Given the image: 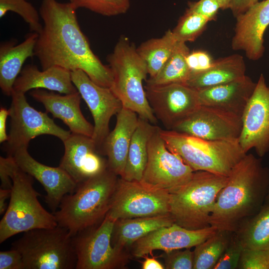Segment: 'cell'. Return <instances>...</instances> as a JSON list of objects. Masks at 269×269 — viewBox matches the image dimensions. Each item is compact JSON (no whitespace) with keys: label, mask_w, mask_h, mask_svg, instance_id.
Listing matches in <instances>:
<instances>
[{"label":"cell","mask_w":269,"mask_h":269,"mask_svg":"<svg viewBox=\"0 0 269 269\" xmlns=\"http://www.w3.org/2000/svg\"><path fill=\"white\" fill-rule=\"evenodd\" d=\"M11 156L22 171L42 185L46 192L45 202L52 213L57 210L62 198L75 190L77 184L64 170L59 166L51 167L40 163L30 155L27 148L19 149Z\"/></svg>","instance_id":"cell-18"},{"label":"cell","mask_w":269,"mask_h":269,"mask_svg":"<svg viewBox=\"0 0 269 269\" xmlns=\"http://www.w3.org/2000/svg\"><path fill=\"white\" fill-rule=\"evenodd\" d=\"M269 171L253 154L246 155L233 167L220 191L209 219L217 230L236 232L255 215L265 202Z\"/></svg>","instance_id":"cell-2"},{"label":"cell","mask_w":269,"mask_h":269,"mask_svg":"<svg viewBox=\"0 0 269 269\" xmlns=\"http://www.w3.org/2000/svg\"><path fill=\"white\" fill-rule=\"evenodd\" d=\"M246 69L243 57L234 54L214 60L205 70L191 73L185 84L196 90L204 89L241 78Z\"/></svg>","instance_id":"cell-26"},{"label":"cell","mask_w":269,"mask_h":269,"mask_svg":"<svg viewBox=\"0 0 269 269\" xmlns=\"http://www.w3.org/2000/svg\"><path fill=\"white\" fill-rule=\"evenodd\" d=\"M178 41L171 30L161 37L142 42L136 50L145 62L149 77H154L172 53Z\"/></svg>","instance_id":"cell-29"},{"label":"cell","mask_w":269,"mask_h":269,"mask_svg":"<svg viewBox=\"0 0 269 269\" xmlns=\"http://www.w3.org/2000/svg\"><path fill=\"white\" fill-rule=\"evenodd\" d=\"M72 237L58 225L35 229L24 232L11 248L21 254L24 269H73L77 257Z\"/></svg>","instance_id":"cell-8"},{"label":"cell","mask_w":269,"mask_h":269,"mask_svg":"<svg viewBox=\"0 0 269 269\" xmlns=\"http://www.w3.org/2000/svg\"><path fill=\"white\" fill-rule=\"evenodd\" d=\"M0 269H24L21 254L11 249L0 252Z\"/></svg>","instance_id":"cell-42"},{"label":"cell","mask_w":269,"mask_h":269,"mask_svg":"<svg viewBox=\"0 0 269 269\" xmlns=\"http://www.w3.org/2000/svg\"><path fill=\"white\" fill-rule=\"evenodd\" d=\"M119 14L126 13L130 6V0H111Z\"/></svg>","instance_id":"cell-47"},{"label":"cell","mask_w":269,"mask_h":269,"mask_svg":"<svg viewBox=\"0 0 269 269\" xmlns=\"http://www.w3.org/2000/svg\"><path fill=\"white\" fill-rule=\"evenodd\" d=\"M189 52L186 43L178 41L172 53L161 69L154 77L147 79L146 85L185 84L191 73L186 62V57Z\"/></svg>","instance_id":"cell-30"},{"label":"cell","mask_w":269,"mask_h":269,"mask_svg":"<svg viewBox=\"0 0 269 269\" xmlns=\"http://www.w3.org/2000/svg\"><path fill=\"white\" fill-rule=\"evenodd\" d=\"M9 116V110L3 107L0 109V142H5L8 139V135L6 133V123Z\"/></svg>","instance_id":"cell-44"},{"label":"cell","mask_w":269,"mask_h":269,"mask_svg":"<svg viewBox=\"0 0 269 269\" xmlns=\"http://www.w3.org/2000/svg\"><path fill=\"white\" fill-rule=\"evenodd\" d=\"M77 9L82 7L105 16L119 15L111 0H70Z\"/></svg>","instance_id":"cell-38"},{"label":"cell","mask_w":269,"mask_h":269,"mask_svg":"<svg viewBox=\"0 0 269 269\" xmlns=\"http://www.w3.org/2000/svg\"><path fill=\"white\" fill-rule=\"evenodd\" d=\"M214 61L207 51L200 50L190 52L186 57V62L191 73L202 71L209 68Z\"/></svg>","instance_id":"cell-40"},{"label":"cell","mask_w":269,"mask_h":269,"mask_svg":"<svg viewBox=\"0 0 269 269\" xmlns=\"http://www.w3.org/2000/svg\"><path fill=\"white\" fill-rule=\"evenodd\" d=\"M157 127L149 139L147 163L140 182L173 193L185 184L194 171L167 147Z\"/></svg>","instance_id":"cell-12"},{"label":"cell","mask_w":269,"mask_h":269,"mask_svg":"<svg viewBox=\"0 0 269 269\" xmlns=\"http://www.w3.org/2000/svg\"><path fill=\"white\" fill-rule=\"evenodd\" d=\"M64 153L59 166L78 184L108 168L91 137L73 134L63 142Z\"/></svg>","instance_id":"cell-17"},{"label":"cell","mask_w":269,"mask_h":269,"mask_svg":"<svg viewBox=\"0 0 269 269\" xmlns=\"http://www.w3.org/2000/svg\"><path fill=\"white\" fill-rule=\"evenodd\" d=\"M11 189H3L0 188V214L4 213L7 209L6 200L10 198Z\"/></svg>","instance_id":"cell-46"},{"label":"cell","mask_w":269,"mask_h":269,"mask_svg":"<svg viewBox=\"0 0 269 269\" xmlns=\"http://www.w3.org/2000/svg\"><path fill=\"white\" fill-rule=\"evenodd\" d=\"M157 127L139 117L130 145L124 174L121 178L130 181H141L147 161L148 142Z\"/></svg>","instance_id":"cell-27"},{"label":"cell","mask_w":269,"mask_h":269,"mask_svg":"<svg viewBox=\"0 0 269 269\" xmlns=\"http://www.w3.org/2000/svg\"><path fill=\"white\" fill-rule=\"evenodd\" d=\"M244 249L238 235L235 232H233L227 246L214 269H238Z\"/></svg>","instance_id":"cell-35"},{"label":"cell","mask_w":269,"mask_h":269,"mask_svg":"<svg viewBox=\"0 0 269 269\" xmlns=\"http://www.w3.org/2000/svg\"><path fill=\"white\" fill-rule=\"evenodd\" d=\"M209 21L201 15L186 11L172 31L178 41L192 42L202 33Z\"/></svg>","instance_id":"cell-33"},{"label":"cell","mask_w":269,"mask_h":269,"mask_svg":"<svg viewBox=\"0 0 269 269\" xmlns=\"http://www.w3.org/2000/svg\"><path fill=\"white\" fill-rule=\"evenodd\" d=\"M109 168L77 184L75 190L66 195L54 214L57 225L73 236L95 226L108 212L118 178Z\"/></svg>","instance_id":"cell-3"},{"label":"cell","mask_w":269,"mask_h":269,"mask_svg":"<svg viewBox=\"0 0 269 269\" xmlns=\"http://www.w3.org/2000/svg\"><path fill=\"white\" fill-rule=\"evenodd\" d=\"M172 130L210 140L238 139L242 130V117L200 105Z\"/></svg>","instance_id":"cell-16"},{"label":"cell","mask_w":269,"mask_h":269,"mask_svg":"<svg viewBox=\"0 0 269 269\" xmlns=\"http://www.w3.org/2000/svg\"><path fill=\"white\" fill-rule=\"evenodd\" d=\"M16 163L12 156L0 157V188L11 189L12 186L11 176Z\"/></svg>","instance_id":"cell-41"},{"label":"cell","mask_w":269,"mask_h":269,"mask_svg":"<svg viewBox=\"0 0 269 269\" xmlns=\"http://www.w3.org/2000/svg\"><path fill=\"white\" fill-rule=\"evenodd\" d=\"M113 75L110 88L123 107L152 124L157 121L146 97L143 81L148 75L146 65L134 45L126 37L120 38L107 57Z\"/></svg>","instance_id":"cell-5"},{"label":"cell","mask_w":269,"mask_h":269,"mask_svg":"<svg viewBox=\"0 0 269 269\" xmlns=\"http://www.w3.org/2000/svg\"><path fill=\"white\" fill-rule=\"evenodd\" d=\"M228 179L208 171H194L189 181L170 193L169 213L174 223L190 230L210 226L216 199Z\"/></svg>","instance_id":"cell-6"},{"label":"cell","mask_w":269,"mask_h":269,"mask_svg":"<svg viewBox=\"0 0 269 269\" xmlns=\"http://www.w3.org/2000/svg\"><path fill=\"white\" fill-rule=\"evenodd\" d=\"M142 269H164L165 267L154 258H145L142 262Z\"/></svg>","instance_id":"cell-45"},{"label":"cell","mask_w":269,"mask_h":269,"mask_svg":"<svg viewBox=\"0 0 269 269\" xmlns=\"http://www.w3.org/2000/svg\"><path fill=\"white\" fill-rule=\"evenodd\" d=\"M29 94L44 106L47 112L51 113L54 118L62 121L72 133L92 137L94 127L81 112L82 97L78 91L61 95L52 91L36 89Z\"/></svg>","instance_id":"cell-21"},{"label":"cell","mask_w":269,"mask_h":269,"mask_svg":"<svg viewBox=\"0 0 269 269\" xmlns=\"http://www.w3.org/2000/svg\"><path fill=\"white\" fill-rule=\"evenodd\" d=\"M244 249H269V203L247 219L235 232Z\"/></svg>","instance_id":"cell-31"},{"label":"cell","mask_w":269,"mask_h":269,"mask_svg":"<svg viewBox=\"0 0 269 269\" xmlns=\"http://www.w3.org/2000/svg\"><path fill=\"white\" fill-rule=\"evenodd\" d=\"M220 6V9L225 10L230 8L231 0H215Z\"/></svg>","instance_id":"cell-48"},{"label":"cell","mask_w":269,"mask_h":269,"mask_svg":"<svg viewBox=\"0 0 269 269\" xmlns=\"http://www.w3.org/2000/svg\"><path fill=\"white\" fill-rule=\"evenodd\" d=\"M217 231V229L211 226L190 230L174 223L157 229L135 242L133 245V255L141 258L157 250L168 252L195 247Z\"/></svg>","instance_id":"cell-19"},{"label":"cell","mask_w":269,"mask_h":269,"mask_svg":"<svg viewBox=\"0 0 269 269\" xmlns=\"http://www.w3.org/2000/svg\"><path fill=\"white\" fill-rule=\"evenodd\" d=\"M11 179L9 203L0 222V243L20 233L58 226L54 214L38 200L40 195L33 186V178L16 164Z\"/></svg>","instance_id":"cell-7"},{"label":"cell","mask_w":269,"mask_h":269,"mask_svg":"<svg viewBox=\"0 0 269 269\" xmlns=\"http://www.w3.org/2000/svg\"><path fill=\"white\" fill-rule=\"evenodd\" d=\"M27 0H0V17L8 11L19 14L28 24L30 30L39 34L43 27L40 22V14Z\"/></svg>","instance_id":"cell-34"},{"label":"cell","mask_w":269,"mask_h":269,"mask_svg":"<svg viewBox=\"0 0 269 269\" xmlns=\"http://www.w3.org/2000/svg\"><path fill=\"white\" fill-rule=\"evenodd\" d=\"M139 117L135 112L123 107L116 115L114 129L106 138L101 152L107 157L108 168L117 175L124 174L128 151Z\"/></svg>","instance_id":"cell-23"},{"label":"cell","mask_w":269,"mask_h":269,"mask_svg":"<svg viewBox=\"0 0 269 269\" xmlns=\"http://www.w3.org/2000/svg\"><path fill=\"white\" fill-rule=\"evenodd\" d=\"M238 269H269V249H244Z\"/></svg>","instance_id":"cell-36"},{"label":"cell","mask_w":269,"mask_h":269,"mask_svg":"<svg viewBox=\"0 0 269 269\" xmlns=\"http://www.w3.org/2000/svg\"><path fill=\"white\" fill-rule=\"evenodd\" d=\"M265 203H269V187H268V191H267V195L266 197Z\"/></svg>","instance_id":"cell-49"},{"label":"cell","mask_w":269,"mask_h":269,"mask_svg":"<svg viewBox=\"0 0 269 269\" xmlns=\"http://www.w3.org/2000/svg\"><path fill=\"white\" fill-rule=\"evenodd\" d=\"M256 83L246 75L235 80L197 90L200 104L242 117Z\"/></svg>","instance_id":"cell-22"},{"label":"cell","mask_w":269,"mask_h":269,"mask_svg":"<svg viewBox=\"0 0 269 269\" xmlns=\"http://www.w3.org/2000/svg\"><path fill=\"white\" fill-rule=\"evenodd\" d=\"M116 221L107 214L99 224L72 237L76 269H115L125 267L129 257L111 240Z\"/></svg>","instance_id":"cell-9"},{"label":"cell","mask_w":269,"mask_h":269,"mask_svg":"<svg viewBox=\"0 0 269 269\" xmlns=\"http://www.w3.org/2000/svg\"><path fill=\"white\" fill-rule=\"evenodd\" d=\"M76 9L70 2L42 0L39 14L43 25L34 47V56L43 70L52 66L70 71L81 70L96 84L110 88L112 71L91 49L80 27Z\"/></svg>","instance_id":"cell-1"},{"label":"cell","mask_w":269,"mask_h":269,"mask_svg":"<svg viewBox=\"0 0 269 269\" xmlns=\"http://www.w3.org/2000/svg\"><path fill=\"white\" fill-rule=\"evenodd\" d=\"M36 89H45L64 94L78 92L72 82L70 71L59 66H52L40 71L35 65H28L21 70L16 79L13 91L25 94Z\"/></svg>","instance_id":"cell-24"},{"label":"cell","mask_w":269,"mask_h":269,"mask_svg":"<svg viewBox=\"0 0 269 269\" xmlns=\"http://www.w3.org/2000/svg\"><path fill=\"white\" fill-rule=\"evenodd\" d=\"M233 233L217 230L213 235L195 246L193 269H214Z\"/></svg>","instance_id":"cell-32"},{"label":"cell","mask_w":269,"mask_h":269,"mask_svg":"<svg viewBox=\"0 0 269 269\" xmlns=\"http://www.w3.org/2000/svg\"><path fill=\"white\" fill-rule=\"evenodd\" d=\"M169 199L165 190L120 177L107 214L115 221L168 214Z\"/></svg>","instance_id":"cell-11"},{"label":"cell","mask_w":269,"mask_h":269,"mask_svg":"<svg viewBox=\"0 0 269 269\" xmlns=\"http://www.w3.org/2000/svg\"><path fill=\"white\" fill-rule=\"evenodd\" d=\"M164 252L162 255L166 269H192L193 267L194 253L190 248Z\"/></svg>","instance_id":"cell-37"},{"label":"cell","mask_w":269,"mask_h":269,"mask_svg":"<svg viewBox=\"0 0 269 269\" xmlns=\"http://www.w3.org/2000/svg\"><path fill=\"white\" fill-rule=\"evenodd\" d=\"M159 134L169 150L179 156L194 171L229 176L247 154L238 139L210 140L160 128Z\"/></svg>","instance_id":"cell-4"},{"label":"cell","mask_w":269,"mask_h":269,"mask_svg":"<svg viewBox=\"0 0 269 269\" xmlns=\"http://www.w3.org/2000/svg\"><path fill=\"white\" fill-rule=\"evenodd\" d=\"M258 1V0H231L229 8L236 18Z\"/></svg>","instance_id":"cell-43"},{"label":"cell","mask_w":269,"mask_h":269,"mask_svg":"<svg viewBox=\"0 0 269 269\" xmlns=\"http://www.w3.org/2000/svg\"><path fill=\"white\" fill-rule=\"evenodd\" d=\"M149 105L157 120L172 130L200 106L197 91L185 84L144 86Z\"/></svg>","instance_id":"cell-13"},{"label":"cell","mask_w":269,"mask_h":269,"mask_svg":"<svg viewBox=\"0 0 269 269\" xmlns=\"http://www.w3.org/2000/svg\"><path fill=\"white\" fill-rule=\"evenodd\" d=\"M236 19L232 48L244 51L250 60L260 59L265 51L264 33L269 25V0L258 1Z\"/></svg>","instance_id":"cell-20"},{"label":"cell","mask_w":269,"mask_h":269,"mask_svg":"<svg viewBox=\"0 0 269 269\" xmlns=\"http://www.w3.org/2000/svg\"><path fill=\"white\" fill-rule=\"evenodd\" d=\"M220 8L219 4L215 0H199L189 2L186 11L201 15L210 21L216 19Z\"/></svg>","instance_id":"cell-39"},{"label":"cell","mask_w":269,"mask_h":269,"mask_svg":"<svg viewBox=\"0 0 269 269\" xmlns=\"http://www.w3.org/2000/svg\"><path fill=\"white\" fill-rule=\"evenodd\" d=\"M73 83L87 105L94 121L92 138L101 152L104 141L110 133L111 118L122 109L120 100L110 88L92 81L82 70L71 71Z\"/></svg>","instance_id":"cell-15"},{"label":"cell","mask_w":269,"mask_h":269,"mask_svg":"<svg viewBox=\"0 0 269 269\" xmlns=\"http://www.w3.org/2000/svg\"><path fill=\"white\" fill-rule=\"evenodd\" d=\"M9 110V133L4 150L7 156L16 150L27 148L30 141L43 134L51 135L64 142L71 134L57 125L47 113L39 111L27 101L25 94L13 91Z\"/></svg>","instance_id":"cell-10"},{"label":"cell","mask_w":269,"mask_h":269,"mask_svg":"<svg viewBox=\"0 0 269 269\" xmlns=\"http://www.w3.org/2000/svg\"><path fill=\"white\" fill-rule=\"evenodd\" d=\"M38 34H29L21 43L1 44L0 47V88L2 93L11 96L13 85L20 74L22 65L29 57L34 56V50Z\"/></svg>","instance_id":"cell-25"},{"label":"cell","mask_w":269,"mask_h":269,"mask_svg":"<svg viewBox=\"0 0 269 269\" xmlns=\"http://www.w3.org/2000/svg\"><path fill=\"white\" fill-rule=\"evenodd\" d=\"M238 140L246 153L254 148L262 157L269 151V87L263 74L260 75L242 115Z\"/></svg>","instance_id":"cell-14"},{"label":"cell","mask_w":269,"mask_h":269,"mask_svg":"<svg viewBox=\"0 0 269 269\" xmlns=\"http://www.w3.org/2000/svg\"><path fill=\"white\" fill-rule=\"evenodd\" d=\"M174 223L170 214L119 220L115 223L113 233L115 239L114 246L124 249L148 234Z\"/></svg>","instance_id":"cell-28"}]
</instances>
